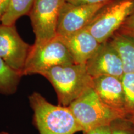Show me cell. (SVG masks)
Returning <instances> with one entry per match:
<instances>
[{
    "label": "cell",
    "mask_w": 134,
    "mask_h": 134,
    "mask_svg": "<svg viewBox=\"0 0 134 134\" xmlns=\"http://www.w3.org/2000/svg\"><path fill=\"white\" fill-rule=\"evenodd\" d=\"M65 0H36L29 13L35 42L52 39L57 36L60 9Z\"/></svg>",
    "instance_id": "cell-6"
},
{
    "label": "cell",
    "mask_w": 134,
    "mask_h": 134,
    "mask_svg": "<svg viewBox=\"0 0 134 134\" xmlns=\"http://www.w3.org/2000/svg\"><path fill=\"white\" fill-rule=\"evenodd\" d=\"M36 0H11L7 10L2 15L1 23L4 25H14L17 20L29 14Z\"/></svg>",
    "instance_id": "cell-14"
},
{
    "label": "cell",
    "mask_w": 134,
    "mask_h": 134,
    "mask_svg": "<svg viewBox=\"0 0 134 134\" xmlns=\"http://www.w3.org/2000/svg\"><path fill=\"white\" fill-rule=\"evenodd\" d=\"M42 76L52 84L57 93L58 104L63 106H69L93 87V78L85 65H58L50 68Z\"/></svg>",
    "instance_id": "cell-2"
},
{
    "label": "cell",
    "mask_w": 134,
    "mask_h": 134,
    "mask_svg": "<svg viewBox=\"0 0 134 134\" xmlns=\"http://www.w3.org/2000/svg\"><path fill=\"white\" fill-rule=\"evenodd\" d=\"M108 41L119 54L124 73H134V38L116 32Z\"/></svg>",
    "instance_id": "cell-12"
},
{
    "label": "cell",
    "mask_w": 134,
    "mask_h": 134,
    "mask_svg": "<svg viewBox=\"0 0 134 134\" xmlns=\"http://www.w3.org/2000/svg\"><path fill=\"white\" fill-rule=\"evenodd\" d=\"M93 88L104 104L122 119H129L130 114L125 101L121 78L112 76L93 78Z\"/></svg>",
    "instance_id": "cell-10"
},
{
    "label": "cell",
    "mask_w": 134,
    "mask_h": 134,
    "mask_svg": "<svg viewBox=\"0 0 134 134\" xmlns=\"http://www.w3.org/2000/svg\"><path fill=\"white\" fill-rule=\"evenodd\" d=\"M111 1L93 4H74L65 1L58 16L57 35L68 36L86 28L102 8Z\"/></svg>",
    "instance_id": "cell-7"
},
{
    "label": "cell",
    "mask_w": 134,
    "mask_h": 134,
    "mask_svg": "<svg viewBox=\"0 0 134 134\" xmlns=\"http://www.w3.org/2000/svg\"><path fill=\"white\" fill-rule=\"evenodd\" d=\"M74 4H93L110 1V0H65Z\"/></svg>",
    "instance_id": "cell-19"
},
{
    "label": "cell",
    "mask_w": 134,
    "mask_h": 134,
    "mask_svg": "<svg viewBox=\"0 0 134 134\" xmlns=\"http://www.w3.org/2000/svg\"><path fill=\"white\" fill-rule=\"evenodd\" d=\"M85 65L88 73L93 78L100 76L121 78L124 74L121 58L109 41L101 43L99 49Z\"/></svg>",
    "instance_id": "cell-9"
},
{
    "label": "cell",
    "mask_w": 134,
    "mask_h": 134,
    "mask_svg": "<svg viewBox=\"0 0 134 134\" xmlns=\"http://www.w3.org/2000/svg\"><path fill=\"white\" fill-rule=\"evenodd\" d=\"M133 122H134V114L133 115Z\"/></svg>",
    "instance_id": "cell-23"
},
{
    "label": "cell",
    "mask_w": 134,
    "mask_h": 134,
    "mask_svg": "<svg viewBox=\"0 0 134 134\" xmlns=\"http://www.w3.org/2000/svg\"><path fill=\"white\" fill-rule=\"evenodd\" d=\"M68 107L83 133L96 127L111 125L115 120L122 119L103 103L93 87Z\"/></svg>",
    "instance_id": "cell-3"
},
{
    "label": "cell",
    "mask_w": 134,
    "mask_h": 134,
    "mask_svg": "<svg viewBox=\"0 0 134 134\" xmlns=\"http://www.w3.org/2000/svg\"><path fill=\"white\" fill-rule=\"evenodd\" d=\"M57 36L69 50L75 64L86 65L101 45L85 28L68 36Z\"/></svg>",
    "instance_id": "cell-11"
},
{
    "label": "cell",
    "mask_w": 134,
    "mask_h": 134,
    "mask_svg": "<svg viewBox=\"0 0 134 134\" xmlns=\"http://www.w3.org/2000/svg\"><path fill=\"white\" fill-rule=\"evenodd\" d=\"M11 0H0V14L3 15L6 12Z\"/></svg>",
    "instance_id": "cell-20"
},
{
    "label": "cell",
    "mask_w": 134,
    "mask_h": 134,
    "mask_svg": "<svg viewBox=\"0 0 134 134\" xmlns=\"http://www.w3.org/2000/svg\"><path fill=\"white\" fill-rule=\"evenodd\" d=\"M112 134H134V122L119 119L111 124Z\"/></svg>",
    "instance_id": "cell-16"
},
{
    "label": "cell",
    "mask_w": 134,
    "mask_h": 134,
    "mask_svg": "<svg viewBox=\"0 0 134 134\" xmlns=\"http://www.w3.org/2000/svg\"><path fill=\"white\" fill-rule=\"evenodd\" d=\"M134 13V0H112L85 29L100 43L108 42Z\"/></svg>",
    "instance_id": "cell-5"
},
{
    "label": "cell",
    "mask_w": 134,
    "mask_h": 134,
    "mask_svg": "<svg viewBox=\"0 0 134 134\" xmlns=\"http://www.w3.org/2000/svg\"><path fill=\"white\" fill-rule=\"evenodd\" d=\"M29 100L40 134H75L81 131L68 106L53 104L37 92L31 94Z\"/></svg>",
    "instance_id": "cell-1"
},
{
    "label": "cell",
    "mask_w": 134,
    "mask_h": 134,
    "mask_svg": "<svg viewBox=\"0 0 134 134\" xmlns=\"http://www.w3.org/2000/svg\"><path fill=\"white\" fill-rule=\"evenodd\" d=\"M1 16H2V15L0 14V21H1Z\"/></svg>",
    "instance_id": "cell-22"
},
{
    "label": "cell",
    "mask_w": 134,
    "mask_h": 134,
    "mask_svg": "<svg viewBox=\"0 0 134 134\" xmlns=\"http://www.w3.org/2000/svg\"><path fill=\"white\" fill-rule=\"evenodd\" d=\"M0 134H9V133L6 132H0Z\"/></svg>",
    "instance_id": "cell-21"
},
{
    "label": "cell",
    "mask_w": 134,
    "mask_h": 134,
    "mask_svg": "<svg viewBox=\"0 0 134 134\" xmlns=\"http://www.w3.org/2000/svg\"><path fill=\"white\" fill-rule=\"evenodd\" d=\"M22 76L0 57V93L5 95L14 94Z\"/></svg>",
    "instance_id": "cell-13"
},
{
    "label": "cell",
    "mask_w": 134,
    "mask_h": 134,
    "mask_svg": "<svg viewBox=\"0 0 134 134\" xmlns=\"http://www.w3.org/2000/svg\"><path fill=\"white\" fill-rule=\"evenodd\" d=\"M69 50L57 36L52 39L35 42L31 47L23 76L41 75L58 65L74 64Z\"/></svg>",
    "instance_id": "cell-4"
},
{
    "label": "cell",
    "mask_w": 134,
    "mask_h": 134,
    "mask_svg": "<svg viewBox=\"0 0 134 134\" xmlns=\"http://www.w3.org/2000/svg\"><path fill=\"white\" fill-rule=\"evenodd\" d=\"M117 32L134 38V13L127 19Z\"/></svg>",
    "instance_id": "cell-17"
},
{
    "label": "cell",
    "mask_w": 134,
    "mask_h": 134,
    "mask_svg": "<svg viewBox=\"0 0 134 134\" xmlns=\"http://www.w3.org/2000/svg\"><path fill=\"white\" fill-rule=\"evenodd\" d=\"M127 106L130 114H134V73H124L121 78Z\"/></svg>",
    "instance_id": "cell-15"
},
{
    "label": "cell",
    "mask_w": 134,
    "mask_h": 134,
    "mask_svg": "<svg viewBox=\"0 0 134 134\" xmlns=\"http://www.w3.org/2000/svg\"><path fill=\"white\" fill-rule=\"evenodd\" d=\"M113 129L111 125H103L96 127L93 129L89 130L88 132L83 133L84 134H112Z\"/></svg>",
    "instance_id": "cell-18"
},
{
    "label": "cell",
    "mask_w": 134,
    "mask_h": 134,
    "mask_svg": "<svg viewBox=\"0 0 134 134\" xmlns=\"http://www.w3.org/2000/svg\"><path fill=\"white\" fill-rule=\"evenodd\" d=\"M31 47L21 37L15 24H0V57L22 76Z\"/></svg>",
    "instance_id": "cell-8"
}]
</instances>
